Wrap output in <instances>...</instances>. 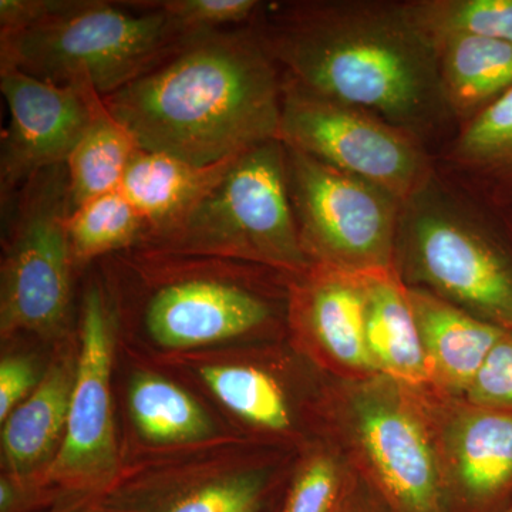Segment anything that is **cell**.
Returning a JSON list of instances; mask_svg holds the SVG:
<instances>
[{"instance_id":"10","label":"cell","mask_w":512,"mask_h":512,"mask_svg":"<svg viewBox=\"0 0 512 512\" xmlns=\"http://www.w3.org/2000/svg\"><path fill=\"white\" fill-rule=\"evenodd\" d=\"M134 249L137 264L157 279L141 306V323L157 345L197 348L248 335L274 319L271 298L227 272L228 259L208 256L200 271L194 258L188 269L184 254Z\"/></svg>"},{"instance_id":"31","label":"cell","mask_w":512,"mask_h":512,"mask_svg":"<svg viewBox=\"0 0 512 512\" xmlns=\"http://www.w3.org/2000/svg\"><path fill=\"white\" fill-rule=\"evenodd\" d=\"M336 512H386L370 488L350 481L345 498Z\"/></svg>"},{"instance_id":"19","label":"cell","mask_w":512,"mask_h":512,"mask_svg":"<svg viewBox=\"0 0 512 512\" xmlns=\"http://www.w3.org/2000/svg\"><path fill=\"white\" fill-rule=\"evenodd\" d=\"M441 90L457 128L512 89V45L467 35L434 37Z\"/></svg>"},{"instance_id":"15","label":"cell","mask_w":512,"mask_h":512,"mask_svg":"<svg viewBox=\"0 0 512 512\" xmlns=\"http://www.w3.org/2000/svg\"><path fill=\"white\" fill-rule=\"evenodd\" d=\"M407 295L426 357L429 386L464 399L505 330L427 289L407 286Z\"/></svg>"},{"instance_id":"33","label":"cell","mask_w":512,"mask_h":512,"mask_svg":"<svg viewBox=\"0 0 512 512\" xmlns=\"http://www.w3.org/2000/svg\"><path fill=\"white\" fill-rule=\"evenodd\" d=\"M504 512H512V504L510 505V507L507 508V510H505Z\"/></svg>"},{"instance_id":"18","label":"cell","mask_w":512,"mask_h":512,"mask_svg":"<svg viewBox=\"0 0 512 512\" xmlns=\"http://www.w3.org/2000/svg\"><path fill=\"white\" fill-rule=\"evenodd\" d=\"M366 345L377 375L410 390L429 386L426 357L407 286L396 269L367 272Z\"/></svg>"},{"instance_id":"32","label":"cell","mask_w":512,"mask_h":512,"mask_svg":"<svg viewBox=\"0 0 512 512\" xmlns=\"http://www.w3.org/2000/svg\"><path fill=\"white\" fill-rule=\"evenodd\" d=\"M47 512H99L94 507L92 497L76 498L70 503L56 505L52 510Z\"/></svg>"},{"instance_id":"7","label":"cell","mask_w":512,"mask_h":512,"mask_svg":"<svg viewBox=\"0 0 512 512\" xmlns=\"http://www.w3.org/2000/svg\"><path fill=\"white\" fill-rule=\"evenodd\" d=\"M285 148L293 215L311 265L353 274L394 268L403 202L362 178Z\"/></svg>"},{"instance_id":"2","label":"cell","mask_w":512,"mask_h":512,"mask_svg":"<svg viewBox=\"0 0 512 512\" xmlns=\"http://www.w3.org/2000/svg\"><path fill=\"white\" fill-rule=\"evenodd\" d=\"M282 92L278 67L248 25L185 37L103 101L143 150L208 165L278 140Z\"/></svg>"},{"instance_id":"26","label":"cell","mask_w":512,"mask_h":512,"mask_svg":"<svg viewBox=\"0 0 512 512\" xmlns=\"http://www.w3.org/2000/svg\"><path fill=\"white\" fill-rule=\"evenodd\" d=\"M431 37L467 35L512 45V0H409Z\"/></svg>"},{"instance_id":"1","label":"cell","mask_w":512,"mask_h":512,"mask_svg":"<svg viewBox=\"0 0 512 512\" xmlns=\"http://www.w3.org/2000/svg\"><path fill=\"white\" fill-rule=\"evenodd\" d=\"M251 26L285 84L370 111L434 156L456 133L436 43L409 0L262 2Z\"/></svg>"},{"instance_id":"22","label":"cell","mask_w":512,"mask_h":512,"mask_svg":"<svg viewBox=\"0 0 512 512\" xmlns=\"http://www.w3.org/2000/svg\"><path fill=\"white\" fill-rule=\"evenodd\" d=\"M140 150L133 133L97 94L89 124L66 163L72 210L97 195L120 190L128 167Z\"/></svg>"},{"instance_id":"30","label":"cell","mask_w":512,"mask_h":512,"mask_svg":"<svg viewBox=\"0 0 512 512\" xmlns=\"http://www.w3.org/2000/svg\"><path fill=\"white\" fill-rule=\"evenodd\" d=\"M35 366L28 357H5L0 363V421L32 393L37 386Z\"/></svg>"},{"instance_id":"25","label":"cell","mask_w":512,"mask_h":512,"mask_svg":"<svg viewBox=\"0 0 512 512\" xmlns=\"http://www.w3.org/2000/svg\"><path fill=\"white\" fill-rule=\"evenodd\" d=\"M200 376L217 399L242 419L275 431L291 426L284 392L268 373L251 366H205Z\"/></svg>"},{"instance_id":"21","label":"cell","mask_w":512,"mask_h":512,"mask_svg":"<svg viewBox=\"0 0 512 512\" xmlns=\"http://www.w3.org/2000/svg\"><path fill=\"white\" fill-rule=\"evenodd\" d=\"M268 490L265 474L242 471L181 487L101 494L93 504L99 512H262Z\"/></svg>"},{"instance_id":"17","label":"cell","mask_w":512,"mask_h":512,"mask_svg":"<svg viewBox=\"0 0 512 512\" xmlns=\"http://www.w3.org/2000/svg\"><path fill=\"white\" fill-rule=\"evenodd\" d=\"M237 157L198 165L141 148L131 161L120 190L146 224L143 241L163 234L187 217L220 183Z\"/></svg>"},{"instance_id":"27","label":"cell","mask_w":512,"mask_h":512,"mask_svg":"<svg viewBox=\"0 0 512 512\" xmlns=\"http://www.w3.org/2000/svg\"><path fill=\"white\" fill-rule=\"evenodd\" d=\"M160 10L185 35L251 25L261 9L258 0H140Z\"/></svg>"},{"instance_id":"6","label":"cell","mask_w":512,"mask_h":512,"mask_svg":"<svg viewBox=\"0 0 512 512\" xmlns=\"http://www.w3.org/2000/svg\"><path fill=\"white\" fill-rule=\"evenodd\" d=\"M70 212L66 164L40 171L3 202V338L18 332L52 336L66 326L74 268L67 235Z\"/></svg>"},{"instance_id":"23","label":"cell","mask_w":512,"mask_h":512,"mask_svg":"<svg viewBox=\"0 0 512 512\" xmlns=\"http://www.w3.org/2000/svg\"><path fill=\"white\" fill-rule=\"evenodd\" d=\"M128 409L141 436L158 444L185 443L211 434L200 404L170 380L137 375L128 390Z\"/></svg>"},{"instance_id":"24","label":"cell","mask_w":512,"mask_h":512,"mask_svg":"<svg viewBox=\"0 0 512 512\" xmlns=\"http://www.w3.org/2000/svg\"><path fill=\"white\" fill-rule=\"evenodd\" d=\"M146 232L143 218L121 190L82 202L67 218L74 264L136 248Z\"/></svg>"},{"instance_id":"5","label":"cell","mask_w":512,"mask_h":512,"mask_svg":"<svg viewBox=\"0 0 512 512\" xmlns=\"http://www.w3.org/2000/svg\"><path fill=\"white\" fill-rule=\"evenodd\" d=\"M136 248L238 259L301 275L311 262L293 215L284 144L275 138L239 154L187 217Z\"/></svg>"},{"instance_id":"8","label":"cell","mask_w":512,"mask_h":512,"mask_svg":"<svg viewBox=\"0 0 512 512\" xmlns=\"http://www.w3.org/2000/svg\"><path fill=\"white\" fill-rule=\"evenodd\" d=\"M282 89L278 140L284 146L362 178L402 202L436 171L430 148L403 128L284 82Z\"/></svg>"},{"instance_id":"12","label":"cell","mask_w":512,"mask_h":512,"mask_svg":"<svg viewBox=\"0 0 512 512\" xmlns=\"http://www.w3.org/2000/svg\"><path fill=\"white\" fill-rule=\"evenodd\" d=\"M0 90L9 110L0 144L3 204L40 171L67 163L99 93L87 82L56 86L10 66H0Z\"/></svg>"},{"instance_id":"4","label":"cell","mask_w":512,"mask_h":512,"mask_svg":"<svg viewBox=\"0 0 512 512\" xmlns=\"http://www.w3.org/2000/svg\"><path fill=\"white\" fill-rule=\"evenodd\" d=\"M185 35L140 0H50L42 18L0 35V66L56 84L117 92L171 55Z\"/></svg>"},{"instance_id":"16","label":"cell","mask_w":512,"mask_h":512,"mask_svg":"<svg viewBox=\"0 0 512 512\" xmlns=\"http://www.w3.org/2000/svg\"><path fill=\"white\" fill-rule=\"evenodd\" d=\"M434 160L450 180L484 200L512 207V89L461 124Z\"/></svg>"},{"instance_id":"14","label":"cell","mask_w":512,"mask_h":512,"mask_svg":"<svg viewBox=\"0 0 512 512\" xmlns=\"http://www.w3.org/2000/svg\"><path fill=\"white\" fill-rule=\"evenodd\" d=\"M295 278L289 288L293 322L339 366L377 376L366 345L365 274L312 264Z\"/></svg>"},{"instance_id":"28","label":"cell","mask_w":512,"mask_h":512,"mask_svg":"<svg viewBox=\"0 0 512 512\" xmlns=\"http://www.w3.org/2000/svg\"><path fill=\"white\" fill-rule=\"evenodd\" d=\"M349 485L335 458L316 456L296 474L278 512H336Z\"/></svg>"},{"instance_id":"20","label":"cell","mask_w":512,"mask_h":512,"mask_svg":"<svg viewBox=\"0 0 512 512\" xmlns=\"http://www.w3.org/2000/svg\"><path fill=\"white\" fill-rule=\"evenodd\" d=\"M76 366L77 359L69 356L53 363L35 390L3 421V457L16 480L39 468L64 436Z\"/></svg>"},{"instance_id":"11","label":"cell","mask_w":512,"mask_h":512,"mask_svg":"<svg viewBox=\"0 0 512 512\" xmlns=\"http://www.w3.org/2000/svg\"><path fill=\"white\" fill-rule=\"evenodd\" d=\"M80 350L62 444L45 481L70 494L97 497L117 471L111 413L113 315L100 282L87 286L82 302Z\"/></svg>"},{"instance_id":"29","label":"cell","mask_w":512,"mask_h":512,"mask_svg":"<svg viewBox=\"0 0 512 512\" xmlns=\"http://www.w3.org/2000/svg\"><path fill=\"white\" fill-rule=\"evenodd\" d=\"M464 400L477 406L512 410V332H505L491 349Z\"/></svg>"},{"instance_id":"3","label":"cell","mask_w":512,"mask_h":512,"mask_svg":"<svg viewBox=\"0 0 512 512\" xmlns=\"http://www.w3.org/2000/svg\"><path fill=\"white\" fill-rule=\"evenodd\" d=\"M394 269L477 318L512 332V207L434 171L403 202Z\"/></svg>"},{"instance_id":"9","label":"cell","mask_w":512,"mask_h":512,"mask_svg":"<svg viewBox=\"0 0 512 512\" xmlns=\"http://www.w3.org/2000/svg\"><path fill=\"white\" fill-rule=\"evenodd\" d=\"M410 389L377 375L349 399V429L386 512H450L429 414Z\"/></svg>"},{"instance_id":"13","label":"cell","mask_w":512,"mask_h":512,"mask_svg":"<svg viewBox=\"0 0 512 512\" xmlns=\"http://www.w3.org/2000/svg\"><path fill=\"white\" fill-rule=\"evenodd\" d=\"M431 423L450 512H504L512 504V410L447 404Z\"/></svg>"}]
</instances>
